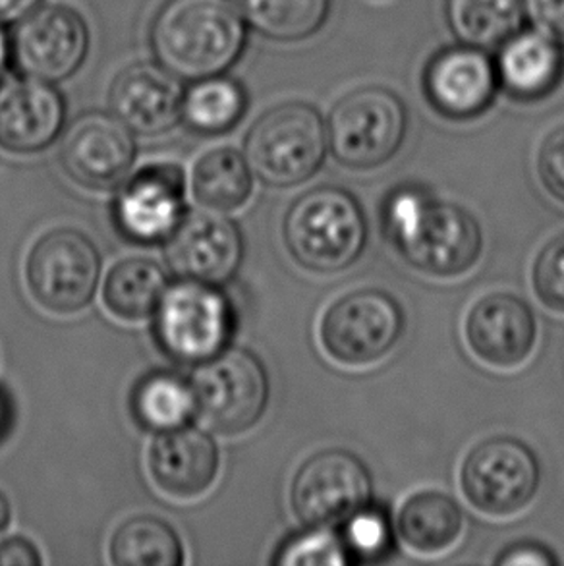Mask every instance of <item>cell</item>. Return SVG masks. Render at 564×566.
Wrapping results in <instances>:
<instances>
[{
	"label": "cell",
	"instance_id": "22",
	"mask_svg": "<svg viewBox=\"0 0 564 566\" xmlns=\"http://www.w3.org/2000/svg\"><path fill=\"white\" fill-rule=\"evenodd\" d=\"M167 289V273L160 263L149 258H126L105 279L103 302L118 319L144 322L155 315Z\"/></svg>",
	"mask_w": 564,
	"mask_h": 566
},
{
	"label": "cell",
	"instance_id": "23",
	"mask_svg": "<svg viewBox=\"0 0 564 566\" xmlns=\"http://www.w3.org/2000/svg\"><path fill=\"white\" fill-rule=\"evenodd\" d=\"M244 85L227 74L201 77L184 90L180 123L198 136H222L244 116Z\"/></svg>",
	"mask_w": 564,
	"mask_h": 566
},
{
	"label": "cell",
	"instance_id": "10",
	"mask_svg": "<svg viewBox=\"0 0 564 566\" xmlns=\"http://www.w3.org/2000/svg\"><path fill=\"white\" fill-rule=\"evenodd\" d=\"M462 491L481 513L509 516L534 499L540 464L519 439L495 437L478 444L462 464Z\"/></svg>",
	"mask_w": 564,
	"mask_h": 566
},
{
	"label": "cell",
	"instance_id": "15",
	"mask_svg": "<svg viewBox=\"0 0 564 566\" xmlns=\"http://www.w3.org/2000/svg\"><path fill=\"white\" fill-rule=\"evenodd\" d=\"M165 244L168 269L178 279L217 286L229 283L244 258L242 232L221 211L186 214Z\"/></svg>",
	"mask_w": 564,
	"mask_h": 566
},
{
	"label": "cell",
	"instance_id": "13",
	"mask_svg": "<svg viewBox=\"0 0 564 566\" xmlns=\"http://www.w3.org/2000/svg\"><path fill=\"white\" fill-rule=\"evenodd\" d=\"M186 178L176 163H153L124 180L113 206L121 237L132 244H165L182 222Z\"/></svg>",
	"mask_w": 564,
	"mask_h": 566
},
{
	"label": "cell",
	"instance_id": "37",
	"mask_svg": "<svg viewBox=\"0 0 564 566\" xmlns=\"http://www.w3.org/2000/svg\"><path fill=\"white\" fill-rule=\"evenodd\" d=\"M41 0H0V23H15L39 8Z\"/></svg>",
	"mask_w": 564,
	"mask_h": 566
},
{
	"label": "cell",
	"instance_id": "27",
	"mask_svg": "<svg viewBox=\"0 0 564 566\" xmlns=\"http://www.w3.org/2000/svg\"><path fill=\"white\" fill-rule=\"evenodd\" d=\"M118 566H180L184 547L176 530L163 518L139 514L124 521L108 545Z\"/></svg>",
	"mask_w": 564,
	"mask_h": 566
},
{
	"label": "cell",
	"instance_id": "24",
	"mask_svg": "<svg viewBox=\"0 0 564 566\" xmlns=\"http://www.w3.org/2000/svg\"><path fill=\"white\" fill-rule=\"evenodd\" d=\"M132 416L145 431L165 433L184 428L198 412L190 381L173 371H153L132 390Z\"/></svg>",
	"mask_w": 564,
	"mask_h": 566
},
{
	"label": "cell",
	"instance_id": "18",
	"mask_svg": "<svg viewBox=\"0 0 564 566\" xmlns=\"http://www.w3.org/2000/svg\"><path fill=\"white\" fill-rule=\"evenodd\" d=\"M427 99L449 118H473L491 105L499 85L495 62L483 49L458 45L435 54L426 70Z\"/></svg>",
	"mask_w": 564,
	"mask_h": 566
},
{
	"label": "cell",
	"instance_id": "5",
	"mask_svg": "<svg viewBox=\"0 0 564 566\" xmlns=\"http://www.w3.org/2000/svg\"><path fill=\"white\" fill-rule=\"evenodd\" d=\"M153 317L163 353L190 366L229 348L234 333V312L217 284L180 279L168 286Z\"/></svg>",
	"mask_w": 564,
	"mask_h": 566
},
{
	"label": "cell",
	"instance_id": "12",
	"mask_svg": "<svg viewBox=\"0 0 564 566\" xmlns=\"http://www.w3.org/2000/svg\"><path fill=\"white\" fill-rule=\"evenodd\" d=\"M12 62L23 76L59 84L74 76L90 51L84 18L69 7L35 8L15 22Z\"/></svg>",
	"mask_w": 564,
	"mask_h": 566
},
{
	"label": "cell",
	"instance_id": "3",
	"mask_svg": "<svg viewBox=\"0 0 564 566\" xmlns=\"http://www.w3.org/2000/svg\"><path fill=\"white\" fill-rule=\"evenodd\" d=\"M290 255L313 273H338L358 260L367 242V222L358 199L335 186L305 191L282 222Z\"/></svg>",
	"mask_w": 564,
	"mask_h": 566
},
{
	"label": "cell",
	"instance_id": "4",
	"mask_svg": "<svg viewBox=\"0 0 564 566\" xmlns=\"http://www.w3.org/2000/svg\"><path fill=\"white\" fill-rule=\"evenodd\" d=\"M327 144L320 113L292 101L271 108L253 124L246 136V161L263 185L292 188L321 169Z\"/></svg>",
	"mask_w": 564,
	"mask_h": 566
},
{
	"label": "cell",
	"instance_id": "39",
	"mask_svg": "<svg viewBox=\"0 0 564 566\" xmlns=\"http://www.w3.org/2000/svg\"><path fill=\"white\" fill-rule=\"evenodd\" d=\"M10 518H12V506L7 495L0 491V534L7 530Z\"/></svg>",
	"mask_w": 564,
	"mask_h": 566
},
{
	"label": "cell",
	"instance_id": "29",
	"mask_svg": "<svg viewBox=\"0 0 564 566\" xmlns=\"http://www.w3.org/2000/svg\"><path fill=\"white\" fill-rule=\"evenodd\" d=\"M248 25L261 35L294 43L313 35L327 20L331 0H232Z\"/></svg>",
	"mask_w": 564,
	"mask_h": 566
},
{
	"label": "cell",
	"instance_id": "19",
	"mask_svg": "<svg viewBox=\"0 0 564 566\" xmlns=\"http://www.w3.org/2000/svg\"><path fill=\"white\" fill-rule=\"evenodd\" d=\"M534 312L512 294H491L470 310L466 338L473 354L497 368H514L534 350Z\"/></svg>",
	"mask_w": 564,
	"mask_h": 566
},
{
	"label": "cell",
	"instance_id": "2",
	"mask_svg": "<svg viewBox=\"0 0 564 566\" xmlns=\"http://www.w3.org/2000/svg\"><path fill=\"white\" fill-rule=\"evenodd\" d=\"M385 224L400 255L427 275H462L480 258L481 230L472 214L421 191H397Z\"/></svg>",
	"mask_w": 564,
	"mask_h": 566
},
{
	"label": "cell",
	"instance_id": "40",
	"mask_svg": "<svg viewBox=\"0 0 564 566\" xmlns=\"http://www.w3.org/2000/svg\"><path fill=\"white\" fill-rule=\"evenodd\" d=\"M8 426H10V405L7 397L0 392V437L7 433Z\"/></svg>",
	"mask_w": 564,
	"mask_h": 566
},
{
	"label": "cell",
	"instance_id": "33",
	"mask_svg": "<svg viewBox=\"0 0 564 566\" xmlns=\"http://www.w3.org/2000/svg\"><path fill=\"white\" fill-rule=\"evenodd\" d=\"M537 170L547 190L555 198L564 201V126L551 132L543 139L542 149L537 155Z\"/></svg>",
	"mask_w": 564,
	"mask_h": 566
},
{
	"label": "cell",
	"instance_id": "26",
	"mask_svg": "<svg viewBox=\"0 0 564 566\" xmlns=\"http://www.w3.org/2000/svg\"><path fill=\"white\" fill-rule=\"evenodd\" d=\"M252 169L234 147H217L199 157L191 172L194 198L213 211H234L252 196Z\"/></svg>",
	"mask_w": 564,
	"mask_h": 566
},
{
	"label": "cell",
	"instance_id": "21",
	"mask_svg": "<svg viewBox=\"0 0 564 566\" xmlns=\"http://www.w3.org/2000/svg\"><path fill=\"white\" fill-rule=\"evenodd\" d=\"M495 69L499 84L512 97L540 99L553 92L563 76V49L540 30H519L501 45Z\"/></svg>",
	"mask_w": 564,
	"mask_h": 566
},
{
	"label": "cell",
	"instance_id": "32",
	"mask_svg": "<svg viewBox=\"0 0 564 566\" xmlns=\"http://www.w3.org/2000/svg\"><path fill=\"white\" fill-rule=\"evenodd\" d=\"M534 289L545 306L564 314V234L553 238L537 255Z\"/></svg>",
	"mask_w": 564,
	"mask_h": 566
},
{
	"label": "cell",
	"instance_id": "30",
	"mask_svg": "<svg viewBox=\"0 0 564 566\" xmlns=\"http://www.w3.org/2000/svg\"><path fill=\"white\" fill-rule=\"evenodd\" d=\"M273 563L284 566H341L348 563V552L343 537H336L325 526H310L304 534L286 539L279 547Z\"/></svg>",
	"mask_w": 564,
	"mask_h": 566
},
{
	"label": "cell",
	"instance_id": "31",
	"mask_svg": "<svg viewBox=\"0 0 564 566\" xmlns=\"http://www.w3.org/2000/svg\"><path fill=\"white\" fill-rule=\"evenodd\" d=\"M343 542L346 552L356 555L358 559H379L389 552L393 542L389 521L379 511L364 506L346 521Z\"/></svg>",
	"mask_w": 564,
	"mask_h": 566
},
{
	"label": "cell",
	"instance_id": "36",
	"mask_svg": "<svg viewBox=\"0 0 564 566\" xmlns=\"http://www.w3.org/2000/svg\"><path fill=\"white\" fill-rule=\"evenodd\" d=\"M43 557L25 537H8L0 542V566H39Z\"/></svg>",
	"mask_w": 564,
	"mask_h": 566
},
{
	"label": "cell",
	"instance_id": "9",
	"mask_svg": "<svg viewBox=\"0 0 564 566\" xmlns=\"http://www.w3.org/2000/svg\"><path fill=\"white\" fill-rule=\"evenodd\" d=\"M405 315L397 300L377 289L351 292L328 307L321 322V343L346 366L382 360L403 335Z\"/></svg>",
	"mask_w": 564,
	"mask_h": 566
},
{
	"label": "cell",
	"instance_id": "25",
	"mask_svg": "<svg viewBox=\"0 0 564 566\" xmlns=\"http://www.w3.org/2000/svg\"><path fill=\"white\" fill-rule=\"evenodd\" d=\"M464 528V513L441 491H424L406 501L398 514V532L406 545L420 553L449 549Z\"/></svg>",
	"mask_w": 564,
	"mask_h": 566
},
{
	"label": "cell",
	"instance_id": "38",
	"mask_svg": "<svg viewBox=\"0 0 564 566\" xmlns=\"http://www.w3.org/2000/svg\"><path fill=\"white\" fill-rule=\"evenodd\" d=\"M10 62H12V43L4 30V23H0V80L4 76Z\"/></svg>",
	"mask_w": 564,
	"mask_h": 566
},
{
	"label": "cell",
	"instance_id": "28",
	"mask_svg": "<svg viewBox=\"0 0 564 566\" xmlns=\"http://www.w3.org/2000/svg\"><path fill=\"white\" fill-rule=\"evenodd\" d=\"M447 20L460 43L495 49L522 30L524 0H447Z\"/></svg>",
	"mask_w": 564,
	"mask_h": 566
},
{
	"label": "cell",
	"instance_id": "14",
	"mask_svg": "<svg viewBox=\"0 0 564 566\" xmlns=\"http://www.w3.org/2000/svg\"><path fill=\"white\" fill-rule=\"evenodd\" d=\"M132 134L113 113L77 116L61 142L62 169L87 190H113L123 185L136 161Z\"/></svg>",
	"mask_w": 564,
	"mask_h": 566
},
{
	"label": "cell",
	"instance_id": "6",
	"mask_svg": "<svg viewBox=\"0 0 564 566\" xmlns=\"http://www.w3.org/2000/svg\"><path fill=\"white\" fill-rule=\"evenodd\" d=\"M101 265L100 250L84 232L49 230L28 253V291L51 314H77L92 304L100 286Z\"/></svg>",
	"mask_w": 564,
	"mask_h": 566
},
{
	"label": "cell",
	"instance_id": "16",
	"mask_svg": "<svg viewBox=\"0 0 564 566\" xmlns=\"http://www.w3.org/2000/svg\"><path fill=\"white\" fill-rule=\"evenodd\" d=\"M54 85L23 74L0 82L2 149L31 155L56 142L66 123V103Z\"/></svg>",
	"mask_w": 564,
	"mask_h": 566
},
{
	"label": "cell",
	"instance_id": "11",
	"mask_svg": "<svg viewBox=\"0 0 564 566\" xmlns=\"http://www.w3.org/2000/svg\"><path fill=\"white\" fill-rule=\"evenodd\" d=\"M372 497V475L352 452L328 449L300 467L292 488V511L305 526H333L351 518Z\"/></svg>",
	"mask_w": 564,
	"mask_h": 566
},
{
	"label": "cell",
	"instance_id": "8",
	"mask_svg": "<svg viewBox=\"0 0 564 566\" xmlns=\"http://www.w3.org/2000/svg\"><path fill=\"white\" fill-rule=\"evenodd\" d=\"M406 108L385 87H362L336 103L328 116V146L351 169L382 167L397 154L405 139Z\"/></svg>",
	"mask_w": 564,
	"mask_h": 566
},
{
	"label": "cell",
	"instance_id": "20",
	"mask_svg": "<svg viewBox=\"0 0 564 566\" xmlns=\"http://www.w3.org/2000/svg\"><path fill=\"white\" fill-rule=\"evenodd\" d=\"M147 464L163 493L175 499L201 497L211 490L219 472V449L211 436L188 423L157 433Z\"/></svg>",
	"mask_w": 564,
	"mask_h": 566
},
{
	"label": "cell",
	"instance_id": "7",
	"mask_svg": "<svg viewBox=\"0 0 564 566\" xmlns=\"http://www.w3.org/2000/svg\"><path fill=\"white\" fill-rule=\"evenodd\" d=\"M190 385L199 416L222 436L250 431L268 408V371L246 348H224L201 361Z\"/></svg>",
	"mask_w": 564,
	"mask_h": 566
},
{
	"label": "cell",
	"instance_id": "1",
	"mask_svg": "<svg viewBox=\"0 0 564 566\" xmlns=\"http://www.w3.org/2000/svg\"><path fill=\"white\" fill-rule=\"evenodd\" d=\"M246 25L232 0H167L153 18L149 45L160 66L196 82L237 64Z\"/></svg>",
	"mask_w": 564,
	"mask_h": 566
},
{
	"label": "cell",
	"instance_id": "34",
	"mask_svg": "<svg viewBox=\"0 0 564 566\" xmlns=\"http://www.w3.org/2000/svg\"><path fill=\"white\" fill-rule=\"evenodd\" d=\"M524 10L535 30L564 46V0H524Z\"/></svg>",
	"mask_w": 564,
	"mask_h": 566
},
{
	"label": "cell",
	"instance_id": "35",
	"mask_svg": "<svg viewBox=\"0 0 564 566\" xmlns=\"http://www.w3.org/2000/svg\"><path fill=\"white\" fill-rule=\"evenodd\" d=\"M501 566H551L557 565L555 555L537 544H514L506 547L495 559Z\"/></svg>",
	"mask_w": 564,
	"mask_h": 566
},
{
	"label": "cell",
	"instance_id": "17",
	"mask_svg": "<svg viewBox=\"0 0 564 566\" xmlns=\"http://www.w3.org/2000/svg\"><path fill=\"white\" fill-rule=\"evenodd\" d=\"M184 85L159 62L123 70L111 87L108 105L121 123L139 136H159L182 118Z\"/></svg>",
	"mask_w": 564,
	"mask_h": 566
}]
</instances>
